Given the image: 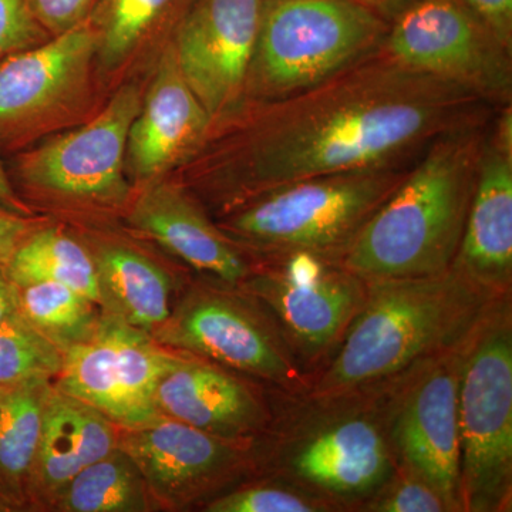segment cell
<instances>
[{"label":"cell","mask_w":512,"mask_h":512,"mask_svg":"<svg viewBox=\"0 0 512 512\" xmlns=\"http://www.w3.org/2000/svg\"><path fill=\"white\" fill-rule=\"evenodd\" d=\"M495 111L380 47L308 89L215 123L187 163V185L220 217L308 178L412 163L434 138Z\"/></svg>","instance_id":"1"},{"label":"cell","mask_w":512,"mask_h":512,"mask_svg":"<svg viewBox=\"0 0 512 512\" xmlns=\"http://www.w3.org/2000/svg\"><path fill=\"white\" fill-rule=\"evenodd\" d=\"M387 384L315 397L272 392V419L254 441V476L286 481L356 511L396 470Z\"/></svg>","instance_id":"2"},{"label":"cell","mask_w":512,"mask_h":512,"mask_svg":"<svg viewBox=\"0 0 512 512\" xmlns=\"http://www.w3.org/2000/svg\"><path fill=\"white\" fill-rule=\"evenodd\" d=\"M494 114L447 131L424 148L343 252L340 262L349 271L375 282L426 278L451 269Z\"/></svg>","instance_id":"3"},{"label":"cell","mask_w":512,"mask_h":512,"mask_svg":"<svg viewBox=\"0 0 512 512\" xmlns=\"http://www.w3.org/2000/svg\"><path fill=\"white\" fill-rule=\"evenodd\" d=\"M498 298L454 266L426 278L369 282L365 305L306 393L339 396L392 382L460 345Z\"/></svg>","instance_id":"4"},{"label":"cell","mask_w":512,"mask_h":512,"mask_svg":"<svg viewBox=\"0 0 512 512\" xmlns=\"http://www.w3.org/2000/svg\"><path fill=\"white\" fill-rule=\"evenodd\" d=\"M414 161L298 181L225 212L217 224L249 256L306 251L340 259Z\"/></svg>","instance_id":"5"},{"label":"cell","mask_w":512,"mask_h":512,"mask_svg":"<svg viewBox=\"0 0 512 512\" xmlns=\"http://www.w3.org/2000/svg\"><path fill=\"white\" fill-rule=\"evenodd\" d=\"M387 30L362 0H264L241 107L328 79L380 49Z\"/></svg>","instance_id":"6"},{"label":"cell","mask_w":512,"mask_h":512,"mask_svg":"<svg viewBox=\"0 0 512 512\" xmlns=\"http://www.w3.org/2000/svg\"><path fill=\"white\" fill-rule=\"evenodd\" d=\"M461 512L512 505V295L464 340L458 383Z\"/></svg>","instance_id":"7"},{"label":"cell","mask_w":512,"mask_h":512,"mask_svg":"<svg viewBox=\"0 0 512 512\" xmlns=\"http://www.w3.org/2000/svg\"><path fill=\"white\" fill-rule=\"evenodd\" d=\"M215 282L194 286L154 338L247 376L271 392H308L312 377L274 319L237 286Z\"/></svg>","instance_id":"8"},{"label":"cell","mask_w":512,"mask_h":512,"mask_svg":"<svg viewBox=\"0 0 512 512\" xmlns=\"http://www.w3.org/2000/svg\"><path fill=\"white\" fill-rule=\"evenodd\" d=\"M251 258V274L237 288L268 312L306 372L315 376L365 305L369 281L339 258L313 252Z\"/></svg>","instance_id":"9"},{"label":"cell","mask_w":512,"mask_h":512,"mask_svg":"<svg viewBox=\"0 0 512 512\" xmlns=\"http://www.w3.org/2000/svg\"><path fill=\"white\" fill-rule=\"evenodd\" d=\"M382 47L495 109L512 104V52L460 0H409L390 18Z\"/></svg>","instance_id":"10"},{"label":"cell","mask_w":512,"mask_h":512,"mask_svg":"<svg viewBox=\"0 0 512 512\" xmlns=\"http://www.w3.org/2000/svg\"><path fill=\"white\" fill-rule=\"evenodd\" d=\"M143 93L120 87L89 121L45 141L18 158L20 184L32 194L67 204L119 208L130 200L126 153L128 131Z\"/></svg>","instance_id":"11"},{"label":"cell","mask_w":512,"mask_h":512,"mask_svg":"<svg viewBox=\"0 0 512 512\" xmlns=\"http://www.w3.org/2000/svg\"><path fill=\"white\" fill-rule=\"evenodd\" d=\"M97 67L89 20L0 60V146H25L84 113Z\"/></svg>","instance_id":"12"},{"label":"cell","mask_w":512,"mask_h":512,"mask_svg":"<svg viewBox=\"0 0 512 512\" xmlns=\"http://www.w3.org/2000/svg\"><path fill=\"white\" fill-rule=\"evenodd\" d=\"M463 345L464 340L387 384V433L396 463L423 477L450 512H461L458 383Z\"/></svg>","instance_id":"13"},{"label":"cell","mask_w":512,"mask_h":512,"mask_svg":"<svg viewBox=\"0 0 512 512\" xmlns=\"http://www.w3.org/2000/svg\"><path fill=\"white\" fill-rule=\"evenodd\" d=\"M177 356L151 333L103 313L89 339L64 350L53 386L117 427H137L161 416L158 383Z\"/></svg>","instance_id":"14"},{"label":"cell","mask_w":512,"mask_h":512,"mask_svg":"<svg viewBox=\"0 0 512 512\" xmlns=\"http://www.w3.org/2000/svg\"><path fill=\"white\" fill-rule=\"evenodd\" d=\"M117 446L133 458L154 507L187 510L254 476V441L222 439L160 416L119 427Z\"/></svg>","instance_id":"15"},{"label":"cell","mask_w":512,"mask_h":512,"mask_svg":"<svg viewBox=\"0 0 512 512\" xmlns=\"http://www.w3.org/2000/svg\"><path fill=\"white\" fill-rule=\"evenodd\" d=\"M264 0H192L170 35L175 59L212 126L241 107Z\"/></svg>","instance_id":"16"},{"label":"cell","mask_w":512,"mask_h":512,"mask_svg":"<svg viewBox=\"0 0 512 512\" xmlns=\"http://www.w3.org/2000/svg\"><path fill=\"white\" fill-rule=\"evenodd\" d=\"M211 127L210 114L185 82L168 37L128 131L127 174L146 185L161 180L200 151Z\"/></svg>","instance_id":"17"},{"label":"cell","mask_w":512,"mask_h":512,"mask_svg":"<svg viewBox=\"0 0 512 512\" xmlns=\"http://www.w3.org/2000/svg\"><path fill=\"white\" fill-rule=\"evenodd\" d=\"M268 392L210 360L178 352L158 383L156 403L161 416L222 439L255 441L271 423Z\"/></svg>","instance_id":"18"},{"label":"cell","mask_w":512,"mask_h":512,"mask_svg":"<svg viewBox=\"0 0 512 512\" xmlns=\"http://www.w3.org/2000/svg\"><path fill=\"white\" fill-rule=\"evenodd\" d=\"M453 266L484 291L512 295V116L508 111L491 121Z\"/></svg>","instance_id":"19"},{"label":"cell","mask_w":512,"mask_h":512,"mask_svg":"<svg viewBox=\"0 0 512 512\" xmlns=\"http://www.w3.org/2000/svg\"><path fill=\"white\" fill-rule=\"evenodd\" d=\"M128 221L141 235L214 281L238 286L251 274V256L221 231L183 185L160 180L147 184Z\"/></svg>","instance_id":"20"},{"label":"cell","mask_w":512,"mask_h":512,"mask_svg":"<svg viewBox=\"0 0 512 512\" xmlns=\"http://www.w3.org/2000/svg\"><path fill=\"white\" fill-rule=\"evenodd\" d=\"M119 427L89 404L52 386L43 410L42 434L29 487V507L52 510L83 468L109 454Z\"/></svg>","instance_id":"21"},{"label":"cell","mask_w":512,"mask_h":512,"mask_svg":"<svg viewBox=\"0 0 512 512\" xmlns=\"http://www.w3.org/2000/svg\"><path fill=\"white\" fill-rule=\"evenodd\" d=\"M89 249L103 312L154 335L173 313L171 275L130 245L103 242Z\"/></svg>","instance_id":"22"},{"label":"cell","mask_w":512,"mask_h":512,"mask_svg":"<svg viewBox=\"0 0 512 512\" xmlns=\"http://www.w3.org/2000/svg\"><path fill=\"white\" fill-rule=\"evenodd\" d=\"M52 380L5 387L0 400V494L29 507V487L42 434L43 410Z\"/></svg>","instance_id":"23"},{"label":"cell","mask_w":512,"mask_h":512,"mask_svg":"<svg viewBox=\"0 0 512 512\" xmlns=\"http://www.w3.org/2000/svg\"><path fill=\"white\" fill-rule=\"evenodd\" d=\"M192 0H99L89 23L97 37V66L114 73L160 33L173 32Z\"/></svg>","instance_id":"24"},{"label":"cell","mask_w":512,"mask_h":512,"mask_svg":"<svg viewBox=\"0 0 512 512\" xmlns=\"http://www.w3.org/2000/svg\"><path fill=\"white\" fill-rule=\"evenodd\" d=\"M6 272L15 286L57 282L100 305L92 252L60 229H33L10 256Z\"/></svg>","instance_id":"25"},{"label":"cell","mask_w":512,"mask_h":512,"mask_svg":"<svg viewBox=\"0 0 512 512\" xmlns=\"http://www.w3.org/2000/svg\"><path fill=\"white\" fill-rule=\"evenodd\" d=\"M153 507L140 468L123 448L117 446L83 468L64 488L52 510L144 512Z\"/></svg>","instance_id":"26"},{"label":"cell","mask_w":512,"mask_h":512,"mask_svg":"<svg viewBox=\"0 0 512 512\" xmlns=\"http://www.w3.org/2000/svg\"><path fill=\"white\" fill-rule=\"evenodd\" d=\"M15 288L20 315L62 352L89 339L103 318L99 303L69 286L36 282Z\"/></svg>","instance_id":"27"},{"label":"cell","mask_w":512,"mask_h":512,"mask_svg":"<svg viewBox=\"0 0 512 512\" xmlns=\"http://www.w3.org/2000/svg\"><path fill=\"white\" fill-rule=\"evenodd\" d=\"M63 352L22 315L0 323V387L55 380Z\"/></svg>","instance_id":"28"},{"label":"cell","mask_w":512,"mask_h":512,"mask_svg":"<svg viewBox=\"0 0 512 512\" xmlns=\"http://www.w3.org/2000/svg\"><path fill=\"white\" fill-rule=\"evenodd\" d=\"M202 505L207 512H339L338 507L286 481L251 477Z\"/></svg>","instance_id":"29"},{"label":"cell","mask_w":512,"mask_h":512,"mask_svg":"<svg viewBox=\"0 0 512 512\" xmlns=\"http://www.w3.org/2000/svg\"><path fill=\"white\" fill-rule=\"evenodd\" d=\"M356 511L450 512L441 495L423 477L399 464L389 480Z\"/></svg>","instance_id":"30"},{"label":"cell","mask_w":512,"mask_h":512,"mask_svg":"<svg viewBox=\"0 0 512 512\" xmlns=\"http://www.w3.org/2000/svg\"><path fill=\"white\" fill-rule=\"evenodd\" d=\"M49 37L26 0H0V60L40 45Z\"/></svg>","instance_id":"31"},{"label":"cell","mask_w":512,"mask_h":512,"mask_svg":"<svg viewBox=\"0 0 512 512\" xmlns=\"http://www.w3.org/2000/svg\"><path fill=\"white\" fill-rule=\"evenodd\" d=\"M33 16L50 36L69 32L92 16L99 0H26Z\"/></svg>","instance_id":"32"},{"label":"cell","mask_w":512,"mask_h":512,"mask_svg":"<svg viewBox=\"0 0 512 512\" xmlns=\"http://www.w3.org/2000/svg\"><path fill=\"white\" fill-rule=\"evenodd\" d=\"M512 52V0H460Z\"/></svg>","instance_id":"33"},{"label":"cell","mask_w":512,"mask_h":512,"mask_svg":"<svg viewBox=\"0 0 512 512\" xmlns=\"http://www.w3.org/2000/svg\"><path fill=\"white\" fill-rule=\"evenodd\" d=\"M36 228L35 221L30 220L29 215L0 208V265L6 268L20 242Z\"/></svg>","instance_id":"34"},{"label":"cell","mask_w":512,"mask_h":512,"mask_svg":"<svg viewBox=\"0 0 512 512\" xmlns=\"http://www.w3.org/2000/svg\"><path fill=\"white\" fill-rule=\"evenodd\" d=\"M19 313L18 292L10 281L5 266L0 265V323Z\"/></svg>","instance_id":"35"},{"label":"cell","mask_w":512,"mask_h":512,"mask_svg":"<svg viewBox=\"0 0 512 512\" xmlns=\"http://www.w3.org/2000/svg\"><path fill=\"white\" fill-rule=\"evenodd\" d=\"M0 208H5L16 214L30 215L28 205L16 194L12 181L9 180L2 161H0Z\"/></svg>","instance_id":"36"},{"label":"cell","mask_w":512,"mask_h":512,"mask_svg":"<svg viewBox=\"0 0 512 512\" xmlns=\"http://www.w3.org/2000/svg\"><path fill=\"white\" fill-rule=\"evenodd\" d=\"M362 2L372 6L377 12L382 13L384 18L390 20L394 13L402 8L403 5H406L409 0H362Z\"/></svg>","instance_id":"37"},{"label":"cell","mask_w":512,"mask_h":512,"mask_svg":"<svg viewBox=\"0 0 512 512\" xmlns=\"http://www.w3.org/2000/svg\"><path fill=\"white\" fill-rule=\"evenodd\" d=\"M12 511H19L18 507H16V505L13 504L12 501H9L8 498L5 497V495L0 494V512Z\"/></svg>","instance_id":"38"},{"label":"cell","mask_w":512,"mask_h":512,"mask_svg":"<svg viewBox=\"0 0 512 512\" xmlns=\"http://www.w3.org/2000/svg\"><path fill=\"white\" fill-rule=\"evenodd\" d=\"M3 390H5V387H0V400H2Z\"/></svg>","instance_id":"39"}]
</instances>
